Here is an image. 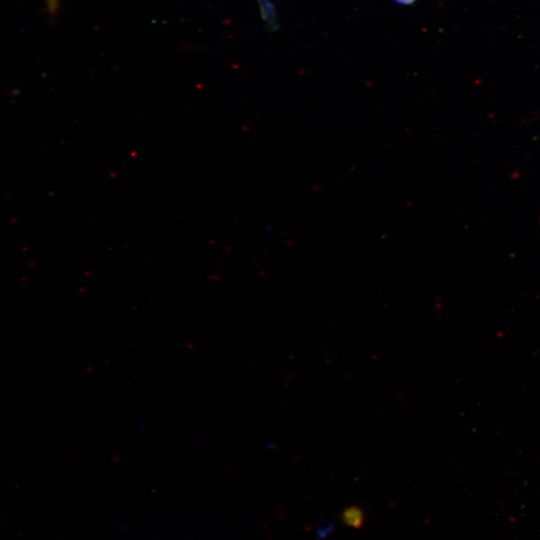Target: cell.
I'll return each mask as SVG.
<instances>
[{"label":"cell","mask_w":540,"mask_h":540,"mask_svg":"<svg viewBox=\"0 0 540 540\" xmlns=\"http://www.w3.org/2000/svg\"><path fill=\"white\" fill-rule=\"evenodd\" d=\"M340 519L345 526L359 529L364 525L365 512L361 507L351 505L341 512Z\"/></svg>","instance_id":"obj_1"},{"label":"cell","mask_w":540,"mask_h":540,"mask_svg":"<svg viewBox=\"0 0 540 540\" xmlns=\"http://www.w3.org/2000/svg\"><path fill=\"white\" fill-rule=\"evenodd\" d=\"M46 3L51 12H54L58 7V0H46Z\"/></svg>","instance_id":"obj_2"},{"label":"cell","mask_w":540,"mask_h":540,"mask_svg":"<svg viewBox=\"0 0 540 540\" xmlns=\"http://www.w3.org/2000/svg\"><path fill=\"white\" fill-rule=\"evenodd\" d=\"M399 5H411L413 4L414 2H416L417 0H391Z\"/></svg>","instance_id":"obj_3"}]
</instances>
